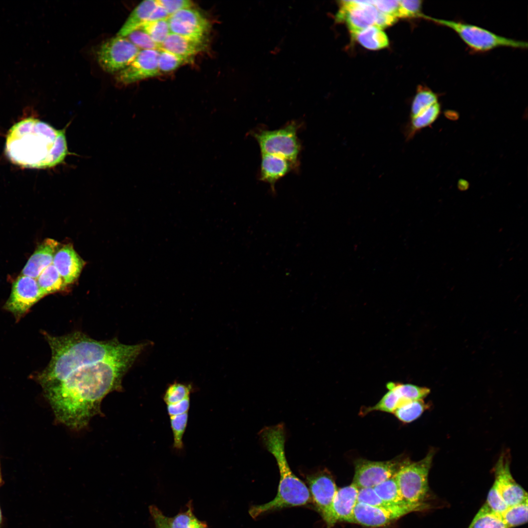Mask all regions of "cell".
I'll return each mask as SVG.
<instances>
[{
  "instance_id": "obj_1",
  "label": "cell",
  "mask_w": 528,
  "mask_h": 528,
  "mask_svg": "<svg viewBox=\"0 0 528 528\" xmlns=\"http://www.w3.org/2000/svg\"><path fill=\"white\" fill-rule=\"evenodd\" d=\"M51 358L38 375L57 419L80 429L100 411L103 398L120 390L123 375L146 345L97 341L76 332L52 338Z\"/></svg>"
},
{
  "instance_id": "obj_2",
  "label": "cell",
  "mask_w": 528,
  "mask_h": 528,
  "mask_svg": "<svg viewBox=\"0 0 528 528\" xmlns=\"http://www.w3.org/2000/svg\"><path fill=\"white\" fill-rule=\"evenodd\" d=\"M5 152L14 164L29 168H47L62 163L68 154L64 130L33 117L14 124L6 136Z\"/></svg>"
},
{
  "instance_id": "obj_3",
  "label": "cell",
  "mask_w": 528,
  "mask_h": 528,
  "mask_svg": "<svg viewBox=\"0 0 528 528\" xmlns=\"http://www.w3.org/2000/svg\"><path fill=\"white\" fill-rule=\"evenodd\" d=\"M267 450L276 460L280 480L277 494L272 501L252 506L249 511L253 518L284 508L301 506L310 503L311 497L305 483L291 471L285 455V431L283 424L264 428L259 433Z\"/></svg>"
},
{
  "instance_id": "obj_4",
  "label": "cell",
  "mask_w": 528,
  "mask_h": 528,
  "mask_svg": "<svg viewBox=\"0 0 528 528\" xmlns=\"http://www.w3.org/2000/svg\"><path fill=\"white\" fill-rule=\"evenodd\" d=\"M434 455L435 450L431 449L419 461L409 459L395 475L401 495L407 503L430 505L427 502L430 497L428 474Z\"/></svg>"
},
{
  "instance_id": "obj_5",
  "label": "cell",
  "mask_w": 528,
  "mask_h": 528,
  "mask_svg": "<svg viewBox=\"0 0 528 528\" xmlns=\"http://www.w3.org/2000/svg\"><path fill=\"white\" fill-rule=\"evenodd\" d=\"M424 18L455 31L473 51L486 52L500 47L524 49L527 42L496 34L475 25L459 21L437 19L425 16Z\"/></svg>"
},
{
  "instance_id": "obj_6",
  "label": "cell",
  "mask_w": 528,
  "mask_h": 528,
  "mask_svg": "<svg viewBox=\"0 0 528 528\" xmlns=\"http://www.w3.org/2000/svg\"><path fill=\"white\" fill-rule=\"evenodd\" d=\"M298 125L294 122L274 130H261L253 132L261 153L278 155L296 166L300 150L297 137Z\"/></svg>"
},
{
  "instance_id": "obj_7",
  "label": "cell",
  "mask_w": 528,
  "mask_h": 528,
  "mask_svg": "<svg viewBox=\"0 0 528 528\" xmlns=\"http://www.w3.org/2000/svg\"><path fill=\"white\" fill-rule=\"evenodd\" d=\"M430 505L406 503L374 506L357 503L350 523L367 527H384L412 512L423 511Z\"/></svg>"
},
{
  "instance_id": "obj_8",
  "label": "cell",
  "mask_w": 528,
  "mask_h": 528,
  "mask_svg": "<svg viewBox=\"0 0 528 528\" xmlns=\"http://www.w3.org/2000/svg\"><path fill=\"white\" fill-rule=\"evenodd\" d=\"M410 459L403 455L387 461H372L358 459L354 462L352 484L358 488L374 487L394 477Z\"/></svg>"
},
{
  "instance_id": "obj_9",
  "label": "cell",
  "mask_w": 528,
  "mask_h": 528,
  "mask_svg": "<svg viewBox=\"0 0 528 528\" xmlns=\"http://www.w3.org/2000/svg\"><path fill=\"white\" fill-rule=\"evenodd\" d=\"M140 51L127 38L116 36L101 44L97 51V58L104 71L114 73L126 67Z\"/></svg>"
},
{
  "instance_id": "obj_10",
  "label": "cell",
  "mask_w": 528,
  "mask_h": 528,
  "mask_svg": "<svg viewBox=\"0 0 528 528\" xmlns=\"http://www.w3.org/2000/svg\"><path fill=\"white\" fill-rule=\"evenodd\" d=\"M44 296L35 279L22 275L13 282L4 308L18 320Z\"/></svg>"
},
{
  "instance_id": "obj_11",
  "label": "cell",
  "mask_w": 528,
  "mask_h": 528,
  "mask_svg": "<svg viewBox=\"0 0 528 528\" xmlns=\"http://www.w3.org/2000/svg\"><path fill=\"white\" fill-rule=\"evenodd\" d=\"M377 12L373 0H342L336 20L345 22L352 35L374 25Z\"/></svg>"
},
{
  "instance_id": "obj_12",
  "label": "cell",
  "mask_w": 528,
  "mask_h": 528,
  "mask_svg": "<svg viewBox=\"0 0 528 528\" xmlns=\"http://www.w3.org/2000/svg\"><path fill=\"white\" fill-rule=\"evenodd\" d=\"M168 22L170 33L199 41L203 40L209 28L207 19L192 8L181 10L171 15Z\"/></svg>"
},
{
  "instance_id": "obj_13",
  "label": "cell",
  "mask_w": 528,
  "mask_h": 528,
  "mask_svg": "<svg viewBox=\"0 0 528 528\" xmlns=\"http://www.w3.org/2000/svg\"><path fill=\"white\" fill-rule=\"evenodd\" d=\"M159 50H140L134 60L115 77L117 82L128 85L160 74L158 66Z\"/></svg>"
},
{
  "instance_id": "obj_14",
  "label": "cell",
  "mask_w": 528,
  "mask_h": 528,
  "mask_svg": "<svg viewBox=\"0 0 528 528\" xmlns=\"http://www.w3.org/2000/svg\"><path fill=\"white\" fill-rule=\"evenodd\" d=\"M359 488L352 483L337 489L332 503L321 516L327 528H331L341 522L350 523L357 504Z\"/></svg>"
},
{
  "instance_id": "obj_15",
  "label": "cell",
  "mask_w": 528,
  "mask_h": 528,
  "mask_svg": "<svg viewBox=\"0 0 528 528\" xmlns=\"http://www.w3.org/2000/svg\"><path fill=\"white\" fill-rule=\"evenodd\" d=\"M507 506L528 499V493L513 478L508 458L504 454L499 457L495 467L493 484Z\"/></svg>"
},
{
  "instance_id": "obj_16",
  "label": "cell",
  "mask_w": 528,
  "mask_h": 528,
  "mask_svg": "<svg viewBox=\"0 0 528 528\" xmlns=\"http://www.w3.org/2000/svg\"><path fill=\"white\" fill-rule=\"evenodd\" d=\"M306 479L312 501L322 516L330 506L338 489L335 480L327 469L308 475Z\"/></svg>"
},
{
  "instance_id": "obj_17",
  "label": "cell",
  "mask_w": 528,
  "mask_h": 528,
  "mask_svg": "<svg viewBox=\"0 0 528 528\" xmlns=\"http://www.w3.org/2000/svg\"><path fill=\"white\" fill-rule=\"evenodd\" d=\"M52 264L66 285L74 283L79 277L85 262L78 254L71 243L59 247Z\"/></svg>"
},
{
  "instance_id": "obj_18",
  "label": "cell",
  "mask_w": 528,
  "mask_h": 528,
  "mask_svg": "<svg viewBox=\"0 0 528 528\" xmlns=\"http://www.w3.org/2000/svg\"><path fill=\"white\" fill-rule=\"evenodd\" d=\"M60 243L52 239H46L36 248L29 258L22 275L37 279L42 271L52 264L54 255Z\"/></svg>"
},
{
  "instance_id": "obj_19",
  "label": "cell",
  "mask_w": 528,
  "mask_h": 528,
  "mask_svg": "<svg viewBox=\"0 0 528 528\" xmlns=\"http://www.w3.org/2000/svg\"><path fill=\"white\" fill-rule=\"evenodd\" d=\"M296 165L289 160L273 154H262L260 178L273 189L278 180L286 175Z\"/></svg>"
},
{
  "instance_id": "obj_20",
  "label": "cell",
  "mask_w": 528,
  "mask_h": 528,
  "mask_svg": "<svg viewBox=\"0 0 528 528\" xmlns=\"http://www.w3.org/2000/svg\"><path fill=\"white\" fill-rule=\"evenodd\" d=\"M441 111V106L439 101L417 116L408 118L402 129L405 141L411 140L422 129L432 125L440 117Z\"/></svg>"
},
{
  "instance_id": "obj_21",
  "label": "cell",
  "mask_w": 528,
  "mask_h": 528,
  "mask_svg": "<svg viewBox=\"0 0 528 528\" xmlns=\"http://www.w3.org/2000/svg\"><path fill=\"white\" fill-rule=\"evenodd\" d=\"M202 44V41L170 33L161 44L160 49L190 59L201 50Z\"/></svg>"
},
{
  "instance_id": "obj_22",
  "label": "cell",
  "mask_w": 528,
  "mask_h": 528,
  "mask_svg": "<svg viewBox=\"0 0 528 528\" xmlns=\"http://www.w3.org/2000/svg\"><path fill=\"white\" fill-rule=\"evenodd\" d=\"M157 5L156 0H147L140 3L130 14L117 36L127 37L132 32L139 29L148 21Z\"/></svg>"
},
{
  "instance_id": "obj_23",
  "label": "cell",
  "mask_w": 528,
  "mask_h": 528,
  "mask_svg": "<svg viewBox=\"0 0 528 528\" xmlns=\"http://www.w3.org/2000/svg\"><path fill=\"white\" fill-rule=\"evenodd\" d=\"M352 37L363 46L370 50L381 49L389 45L386 33L374 25L352 35Z\"/></svg>"
},
{
  "instance_id": "obj_24",
  "label": "cell",
  "mask_w": 528,
  "mask_h": 528,
  "mask_svg": "<svg viewBox=\"0 0 528 528\" xmlns=\"http://www.w3.org/2000/svg\"><path fill=\"white\" fill-rule=\"evenodd\" d=\"M36 280L44 296L62 290L66 286L52 264L42 271Z\"/></svg>"
},
{
  "instance_id": "obj_25",
  "label": "cell",
  "mask_w": 528,
  "mask_h": 528,
  "mask_svg": "<svg viewBox=\"0 0 528 528\" xmlns=\"http://www.w3.org/2000/svg\"><path fill=\"white\" fill-rule=\"evenodd\" d=\"M507 528H513L528 522V499L508 506L499 514Z\"/></svg>"
},
{
  "instance_id": "obj_26",
  "label": "cell",
  "mask_w": 528,
  "mask_h": 528,
  "mask_svg": "<svg viewBox=\"0 0 528 528\" xmlns=\"http://www.w3.org/2000/svg\"><path fill=\"white\" fill-rule=\"evenodd\" d=\"M394 476L373 487L374 490L383 501L388 504L401 505L408 503L402 497Z\"/></svg>"
},
{
  "instance_id": "obj_27",
  "label": "cell",
  "mask_w": 528,
  "mask_h": 528,
  "mask_svg": "<svg viewBox=\"0 0 528 528\" xmlns=\"http://www.w3.org/2000/svg\"><path fill=\"white\" fill-rule=\"evenodd\" d=\"M468 528H507L499 514L485 504L478 511Z\"/></svg>"
},
{
  "instance_id": "obj_28",
  "label": "cell",
  "mask_w": 528,
  "mask_h": 528,
  "mask_svg": "<svg viewBox=\"0 0 528 528\" xmlns=\"http://www.w3.org/2000/svg\"><path fill=\"white\" fill-rule=\"evenodd\" d=\"M439 102L438 95L427 87L419 86L411 105L409 118L419 114Z\"/></svg>"
},
{
  "instance_id": "obj_29",
  "label": "cell",
  "mask_w": 528,
  "mask_h": 528,
  "mask_svg": "<svg viewBox=\"0 0 528 528\" xmlns=\"http://www.w3.org/2000/svg\"><path fill=\"white\" fill-rule=\"evenodd\" d=\"M428 406L423 399L408 401L396 409L395 417L403 423H410L418 418Z\"/></svg>"
},
{
  "instance_id": "obj_30",
  "label": "cell",
  "mask_w": 528,
  "mask_h": 528,
  "mask_svg": "<svg viewBox=\"0 0 528 528\" xmlns=\"http://www.w3.org/2000/svg\"><path fill=\"white\" fill-rule=\"evenodd\" d=\"M387 388L394 390L399 396L404 401L423 399L430 392L429 388L420 387L412 384H402L389 382Z\"/></svg>"
},
{
  "instance_id": "obj_31",
  "label": "cell",
  "mask_w": 528,
  "mask_h": 528,
  "mask_svg": "<svg viewBox=\"0 0 528 528\" xmlns=\"http://www.w3.org/2000/svg\"><path fill=\"white\" fill-rule=\"evenodd\" d=\"M375 405L362 407L360 411V415L364 416L370 412L375 411L393 413L398 407L407 401L401 399L397 393L392 389H389Z\"/></svg>"
},
{
  "instance_id": "obj_32",
  "label": "cell",
  "mask_w": 528,
  "mask_h": 528,
  "mask_svg": "<svg viewBox=\"0 0 528 528\" xmlns=\"http://www.w3.org/2000/svg\"><path fill=\"white\" fill-rule=\"evenodd\" d=\"M166 520L170 528H207L206 523L194 515L191 507L174 517H166Z\"/></svg>"
},
{
  "instance_id": "obj_33",
  "label": "cell",
  "mask_w": 528,
  "mask_h": 528,
  "mask_svg": "<svg viewBox=\"0 0 528 528\" xmlns=\"http://www.w3.org/2000/svg\"><path fill=\"white\" fill-rule=\"evenodd\" d=\"M192 391L193 387L191 384L175 381L168 385L163 396V399L167 405L177 403L190 397Z\"/></svg>"
},
{
  "instance_id": "obj_34",
  "label": "cell",
  "mask_w": 528,
  "mask_h": 528,
  "mask_svg": "<svg viewBox=\"0 0 528 528\" xmlns=\"http://www.w3.org/2000/svg\"><path fill=\"white\" fill-rule=\"evenodd\" d=\"M139 29L145 32L160 47L170 33L168 19L147 22Z\"/></svg>"
},
{
  "instance_id": "obj_35",
  "label": "cell",
  "mask_w": 528,
  "mask_h": 528,
  "mask_svg": "<svg viewBox=\"0 0 528 528\" xmlns=\"http://www.w3.org/2000/svg\"><path fill=\"white\" fill-rule=\"evenodd\" d=\"M188 420V413L170 417V425L173 435V447L176 450L183 448V437Z\"/></svg>"
},
{
  "instance_id": "obj_36",
  "label": "cell",
  "mask_w": 528,
  "mask_h": 528,
  "mask_svg": "<svg viewBox=\"0 0 528 528\" xmlns=\"http://www.w3.org/2000/svg\"><path fill=\"white\" fill-rule=\"evenodd\" d=\"M189 60L160 49L158 56V66L160 73L175 70L185 63H188Z\"/></svg>"
},
{
  "instance_id": "obj_37",
  "label": "cell",
  "mask_w": 528,
  "mask_h": 528,
  "mask_svg": "<svg viewBox=\"0 0 528 528\" xmlns=\"http://www.w3.org/2000/svg\"><path fill=\"white\" fill-rule=\"evenodd\" d=\"M127 38L141 50H159L160 48L145 32L140 29L131 33Z\"/></svg>"
},
{
  "instance_id": "obj_38",
  "label": "cell",
  "mask_w": 528,
  "mask_h": 528,
  "mask_svg": "<svg viewBox=\"0 0 528 528\" xmlns=\"http://www.w3.org/2000/svg\"><path fill=\"white\" fill-rule=\"evenodd\" d=\"M422 1L419 0H400L397 17H424L421 13Z\"/></svg>"
},
{
  "instance_id": "obj_39",
  "label": "cell",
  "mask_w": 528,
  "mask_h": 528,
  "mask_svg": "<svg viewBox=\"0 0 528 528\" xmlns=\"http://www.w3.org/2000/svg\"><path fill=\"white\" fill-rule=\"evenodd\" d=\"M357 503L374 506H383L392 504L383 501L373 487L359 488Z\"/></svg>"
},
{
  "instance_id": "obj_40",
  "label": "cell",
  "mask_w": 528,
  "mask_h": 528,
  "mask_svg": "<svg viewBox=\"0 0 528 528\" xmlns=\"http://www.w3.org/2000/svg\"><path fill=\"white\" fill-rule=\"evenodd\" d=\"M485 504L498 514L502 513L508 507L494 485L488 492Z\"/></svg>"
},
{
  "instance_id": "obj_41",
  "label": "cell",
  "mask_w": 528,
  "mask_h": 528,
  "mask_svg": "<svg viewBox=\"0 0 528 528\" xmlns=\"http://www.w3.org/2000/svg\"><path fill=\"white\" fill-rule=\"evenodd\" d=\"M157 4L162 6L169 16L186 8H192L194 4L189 0H156Z\"/></svg>"
},
{
  "instance_id": "obj_42",
  "label": "cell",
  "mask_w": 528,
  "mask_h": 528,
  "mask_svg": "<svg viewBox=\"0 0 528 528\" xmlns=\"http://www.w3.org/2000/svg\"><path fill=\"white\" fill-rule=\"evenodd\" d=\"M373 5L378 11L397 18L400 0H373Z\"/></svg>"
},
{
  "instance_id": "obj_43",
  "label": "cell",
  "mask_w": 528,
  "mask_h": 528,
  "mask_svg": "<svg viewBox=\"0 0 528 528\" xmlns=\"http://www.w3.org/2000/svg\"><path fill=\"white\" fill-rule=\"evenodd\" d=\"M190 406V397L177 403L167 405V411L170 417L188 413Z\"/></svg>"
},
{
  "instance_id": "obj_44",
  "label": "cell",
  "mask_w": 528,
  "mask_h": 528,
  "mask_svg": "<svg viewBox=\"0 0 528 528\" xmlns=\"http://www.w3.org/2000/svg\"><path fill=\"white\" fill-rule=\"evenodd\" d=\"M396 20V17L378 11L374 25L382 29L393 25Z\"/></svg>"
},
{
  "instance_id": "obj_45",
  "label": "cell",
  "mask_w": 528,
  "mask_h": 528,
  "mask_svg": "<svg viewBox=\"0 0 528 528\" xmlns=\"http://www.w3.org/2000/svg\"><path fill=\"white\" fill-rule=\"evenodd\" d=\"M150 512L154 520L155 528H170L165 516L155 506H151Z\"/></svg>"
},
{
  "instance_id": "obj_46",
  "label": "cell",
  "mask_w": 528,
  "mask_h": 528,
  "mask_svg": "<svg viewBox=\"0 0 528 528\" xmlns=\"http://www.w3.org/2000/svg\"><path fill=\"white\" fill-rule=\"evenodd\" d=\"M169 17V15L166 10L162 6L157 4L156 7L150 16L148 22L168 19Z\"/></svg>"
},
{
  "instance_id": "obj_47",
  "label": "cell",
  "mask_w": 528,
  "mask_h": 528,
  "mask_svg": "<svg viewBox=\"0 0 528 528\" xmlns=\"http://www.w3.org/2000/svg\"><path fill=\"white\" fill-rule=\"evenodd\" d=\"M1 521V510H0V524Z\"/></svg>"
}]
</instances>
